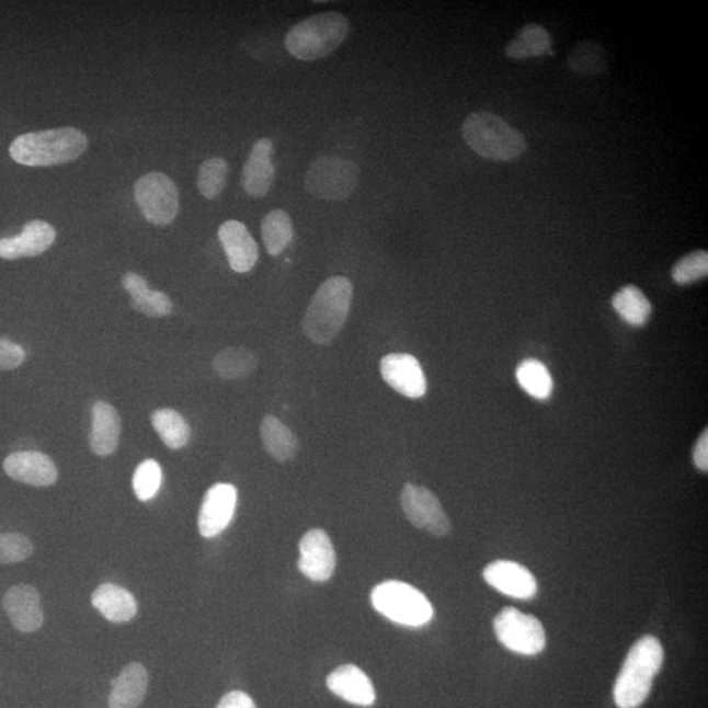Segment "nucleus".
<instances>
[{
	"instance_id": "1",
	"label": "nucleus",
	"mask_w": 708,
	"mask_h": 708,
	"mask_svg": "<svg viewBox=\"0 0 708 708\" xmlns=\"http://www.w3.org/2000/svg\"><path fill=\"white\" fill-rule=\"evenodd\" d=\"M353 285L349 278L333 276L318 287L307 307L302 329L316 344H330L342 332L352 306Z\"/></svg>"
},
{
	"instance_id": "2",
	"label": "nucleus",
	"mask_w": 708,
	"mask_h": 708,
	"mask_svg": "<svg viewBox=\"0 0 708 708\" xmlns=\"http://www.w3.org/2000/svg\"><path fill=\"white\" fill-rule=\"evenodd\" d=\"M664 663V648L659 639L643 637L632 646L614 685L618 708H638L652 690L653 680Z\"/></svg>"
},
{
	"instance_id": "3",
	"label": "nucleus",
	"mask_w": 708,
	"mask_h": 708,
	"mask_svg": "<svg viewBox=\"0 0 708 708\" xmlns=\"http://www.w3.org/2000/svg\"><path fill=\"white\" fill-rule=\"evenodd\" d=\"M89 147V138L73 128L26 133L10 146L16 163L28 167H52L72 162Z\"/></svg>"
},
{
	"instance_id": "4",
	"label": "nucleus",
	"mask_w": 708,
	"mask_h": 708,
	"mask_svg": "<svg viewBox=\"0 0 708 708\" xmlns=\"http://www.w3.org/2000/svg\"><path fill=\"white\" fill-rule=\"evenodd\" d=\"M350 28V20L343 13H318L287 31L285 48L292 57L300 61H318L330 56L345 42Z\"/></svg>"
},
{
	"instance_id": "5",
	"label": "nucleus",
	"mask_w": 708,
	"mask_h": 708,
	"mask_svg": "<svg viewBox=\"0 0 708 708\" xmlns=\"http://www.w3.org/2000/svg\"><path fill=\"white\" fill-rule=\"evenodd\" d=\"M467 145L480 157L495 160L516 159L526 150L523 133L489 111L472 112L463 124Z\"/></svg>"
},
{
	"instance_id": "6",
	"label": "nucleus",
	"mask_w": 708,
	"mask_h": 708,
	"mask_svg": "<svg viewBox=\"0 0 708 708\" xmlns=\"http://www.w3.org/2000/svg\"><path fill=\"white\" fill-rule=\"evenodd\" d=\"M374 609L387 619L407 627H423L433 618V606L425 594L403 581L390 580L372 592Z\"/></svg>"
},
{
	"instance_id": "7",
	"label": "nucleus",
	"mask_w": 708,
	"mask_h": 708,
	"mask_svg": "<svg viewBox=\"0 0 708 708\" xmlns=\"http://www.w3.org/2000/svg\"><path fill=\"white\" fill-rule=\"evenodd\" d=\"M358 165L339 157H319L305 175V190L322 202H344L359 183Z\"/></svg>"
},
{
	"instance_id": "8",
	"label": "nucleus",
	"mask_w": 708,
	"mask_h": 708,
	"mask_svg": "<svg viewBox=\"0 0 708 708\" xmlns=\"http://www.w3.org/2000/svg\"><path fill=\"white\" fill-rule=\"evenodd\" d=\"M493 629L500 643L512 652L534 656L545 650L546 632L543 624L538 618L514 607H504L498 614Z\"/></svg>"
},
{
	"instance_id": "9",
	"label": "nucleus",
	"mask_w": 708,
	"mask_h": 708,
	"mask_svg": "<svg viewBox=\"0 0 708 708\" xmlns=\"http://www.w3.org/2000/svg\"><path fill=\"white\" fill-rule=\"evenodd\" d=\"M138 208L150 224L167 226L179 212V191L175 183L162 172H150L135 185Z\"/></svg>"
},
{
	"instance_id": "10",
	"label": "nucleus",
	"mask_w": 708,
	"mask_h": 708,
	"mask_svg": "<svg viewBox=\"0 0 708 708\" xmlns=\"http://www.w3.org/2000/svg\"><path fill=\"white\" fill-rule=\"evenodd\" d=\"M400 504L406 517L418 529L425 530L436 537H445L450 533V521L443 505L434 493L418 484H406L400 495Z\"/></svg>"
},
{
	"instance_id": "11",
	"label": "nucleus",
	"mask_w": 708,
	"mask_h": 708,
	"mask_svg": "<svg viewBox=\"0 0 708 708\" xmlns=\"http://www.w3.org/2000/svg\"><path fill=\"white\" fill-rule=\"evenodd\" d=\"M380 376L385 382L406 398H423L427 382L419 359L409 353H390L380 361Z\"/></svg>"
},
{
	"instance_id": "12",
	"label": "nucleus",
	"mask_w": 708,
	"mask_h": 708,
	"mask_svg": "<svg viewBox=\"0 0 708 708\" xmlns=\"http://www.w3.org/2000/svg\"><path fill=\"white\" fill-rule=\"evenodd\" d=\"M238 504L236 487L218 483L205 493L198 514V530L204 538L219 536L230 525Z\"/></svg>"
},
{
	"instance_id": "13",
	"label": "nucleus",
	"mask_w": 708,
	"mask_h": 708,
	"mask_svg": "<svg viewBox=\"0 0 708 708\" xmlns=\"http://www.w3.org/2000/svg\"><path fill=\"white\" fill-rule=\"evenodd\" d=\"M299 571L316 583H324L332 578L336 568V553L324 530L307 532L299 544Z\"/></svg>"
},
{
	"instance_id": "14",
	"label": "nucleus",
	"mask_w": 708,
	"mask_h": 708,
	"mask_svg": "<svg viewBox=\"0 0 708 708\" xmlns=\"http://www.w3.org/2000/svg\"><path fill=\"white\" fill-rule=\"evenodd\" d=\"M483 578L492 587L512 598L530 599L538 592L536 576L511 560H496L486 567Z\"/></svg>"
},
{
	"instance_id": "15",
	"label": "nucleus",
	"mask_w": 708,
	"mask_h": 708,
	"mask_svg": "<svg viewBox=\"0 0 708 708\" xmlns=\"http://www.w3.org/2000/svg\"><path fill=\"white\" fill-rule=\"evenodd\" d=\"M3 469L16 482L33 487H48L58 479L56 464L39 452L12 453L4 459Z\"/></svg>"
},
{
	"instance_id": "16",
	"label": "nucleus",
	"mask_w": 708,
	"mask_h": 708,
	"mask_svg": "<svg viewBox=\"0 0 708 708\" xmlns=\"http://www.w3.org/2000/svg\"><path fill=\"white\" fill-rule=\"evenodd\" d=\"M218 238L222 244L231 270L237 273H249L259 260V247L245 225L230 219L220 225Z\"/></svg>"
},
{
	"instance_id": "17",
	"label": "nucleus",
	"mask_w": 708,
	"mask_h": 708,
	"mask_svg": "<svg viewBox=\"0 0 708 708\" xmlns=\"http://www.w3.org/2000/svg\"><path fill=\"white\" fill-rule=\"evenodd\" d=\"M39 601V593L32 585L19 584L5 592L4 609L16 630L33 632L42 629L44 613Z\"/></svg>"
},
{
	"instance_id": "18",
	"label": "nucleus",
	"mask_w": 708,
	"mask_h": 708,
	"mask_svg": "<svg viewBox=\"0 0 708 708\" xmlns=\"http://www.w3.org/2000/svg\"><path fill=\"white\" fill-rule=\"evenodd\" d=\"M273 144L269 138L259 139L252 146L249 159L242 171V186L247 195L262 198L269 195L276 170L272 162Z\"/></svg>"
},
{
	"instance_id": "19",
	"label": "nucleus",
	"mask_w": 708,
	"mask_h": 708,
	"mask_svg": "<svg viewBox=\"0 0 708 708\" xmlns=\"http://www.w3.org/2000/svg\"><path fill=\"white\" fill-rule=\"evenodd\" d=\"M55 227L44 220H32L18 237L0 239V258L18 260L42 255L56 240Z\"/></svg>"
},
{
	"instance_id": "20",
	"label": "nucleus",
	"mask_w": 708,
	"mask_h": 708,
	"mask_svg": "<svg viewBox=\"0 0 708 708\" xmlns=\"http://www.w3.org/2000/svg\"><path fill=\"white\" fill-rule=\"evenodd\" d=\"M327 686L349 704L369 707L376 703V690L370 678L356 665L339 666L327 677Z\"/></svg>"
},
{
	"instance_id": "21",
	"label": "nucleus",
	"mask_w": 708,
	"mask_h": 708,
	"mask_svg": "<svg viewBox=\"0 0 708 708\" xmlns=\"http://www.w3.org/2000/svg\"><path fill=\"white\" fill-rule=\"evenodd\" d=\"M92 426L90 445L99 457L111 456L115 453L122 434V419L115 407L106 402H96L92 407Z\"/></svg>"
},
{
	"instance_id": "22",
	"label": "nucleus",
	"mask_w": 708,
	"mask_h": 708,
	"mask_svg": "<svg viewBox=\"0 0 708 708\" xmlns=\"http://www.w3.org/2000/svg\"><path fill=\"white\" fill-rule=\"evenodd\" d=\"M149 674L139 663L125 666L116 680H113L110 696V708H137L145 699Z\"/></svg>"
},
{
	"instance_id": "23",
	"label": "nucleus",
	"mask_w": 708,
	"mask_h": 708,
	"mask_svg": "<svg viewBox=\"0 0 708 708\" xmlns=\"http://www.w3.org/2000/svg\"><path fill=\"white\" fill-rule=\"evenodd\" d=\"M91 603L113 624L129 623L136 617L138 605L135 596L116 584H103L92 594Z\"/></svg>"
},
{
	"instance_id": "24",
	"label": "nucleus",
	"mask_w": 708,
	"mask_h": 708,
	"mask_svg": "<svg viewBox=\"0 0 708 708\" xmlns=\"http://www.w3.org/2000/svg\"><path fill=\"white\" fill-rule=\"evenodd\" d=\"M124 289L130 294V304L144 316L163 318L172 312V302L162 292L151 290L146 279L135 272H128L122 279Z\"/></svg>"
},
{
	"instance_id": "25",
	"label": "nucleus",
	"mask_w": 708,
	"mask_h": 708,
	"mask_svg": "<svg viewBox=\"0 0 708 708\" xmlns=\"http://www.w3.org/2000/svg\"><path fill=\"white\" fill-rule=\"evenodd\" d=\"M264 449L278 463H287L297 456L299 445L296 434L282 420L266 415L260 425Z\"/></svg>"
},
{
	"instance_id": "26",
	"label": "nucleus",
	"mask_w": 708,
	"mask_h": 708,
	"mask_svg": "<svg viewBox=\"0 0 708 708\" xmlns=\"http://www.w3.org/2000/svg\"><path fill=\"white\" fill-rule=\"evenodd\" d=\"M550 48V33L543 25L529 24L518 32L517 37L507 43L505 55L513 59H526L540 57L546 53L552 55Z\"/></svg>"
},
{
	"instance_id": "27",
	"label": "nucleus",
	"mask_w": 708,
	"mask_h": 708,
	"mask_svg": "<svg viewBox=\"0 0 708 708\" xmlns=\"http://www.w3.org/2000/svg\"><path fill=\"white\" fill-rule=\"evenodd\" d=\"M612 305L618 316L633 327L644 326L652 313L650 300L633 285H627L614 294Z\"/></svg>"
},
{
	"instance_id": "28",
	"label": "nucleus",
	"mask_w": 708,
	"mask_h": 708,
	"mask_svg": "<svg viewBox=\"0 0 708 708\" xmlns=\"http://www.w3.org/2000/svg\"><path fill=\"white\" fill-rule=\"evenodd\" d=\"M258 365L256 354L242 346H230L220 351L213 359L214 370L224 379L250 377L258 369Z\"/></svg>"
},
{
	"instance_id": "29",
	"label": "nucleus",
	"mask_w": 708,
	"mask_h": 708,
	"mask_svg": "<svg viewBox=\"0 0 708 708\" xmlns=\"http://www.w3.org/2000/svg\"><path fill=\"white\" fill-rule=\"evenodd\" d=\"M262 236L266 252L278 256L293 242V220L285 210L275 209L262 220Z\"/></svg>"
},
{
	"instance_id": "30",
	"label": "nucleus",
	"mask_w": 708,
	"mask_h": 708,
	"mask_svg": "<svg viewBox=\"0 0 708 708\" xmlns=\"http://www.w3.org/2000/svg\"><path fill=\"white\" fill-rule=\"evenodd\" d=\"M151 424L165 446L172 450L182 449L190 443L191 426L175 410L162 409L153 412Z\"/></svg>"
},
{
	"instance_id": "31",
	"label": "nucleus",
	"mask_w": 708,
	"mask_h": 708,
	"mask_svg": "<svg viewBox=\"0 0 708 708\" xmlns=\"http://www.w3.org/2000/svg\"><path fill=\"white\" fill-rule=\"evenodd\" d=\"M518 384L534 399L546 400L551 397L553 380L547 367L537 359H525L516 372Z\"/></svg>"
},
{
	"instance_id": "32",
	"label": "nucleus",
	"mask_w": 708,
	"mask_h": 708,
	"mask_svg": "<svg viewBox=\"0 0 708 708\" xmlns=\"http://www.w3.org/2000/svg\"><path fill=\"white\" fill-rule=\"evenodd\" d=\"M227 173H229V165L224 158L205 160L198 170V191L205 198L216 199L225 190Z\"/></svg>"
},
{
	"instance_id": "33",
	"label": "nucleus",
	"mask_w": 708,
	"mask_h": 708,
	"mask_svg": "<svg viewBox=\"0 0 708 708\" xmlns=\"http://www.w3.org/2000/svg\"><path fill=\"white\" fill-rule=\"evenodd\" d=\"M568 65L580 73H599L606 70L607 61L603 46L593 42L576 45L571 53Z\"/></svg>"
},
{
	"instance_id": "34",
	"label": "nucleus",
	"mask_w": 708,
	"mask_h": 708,
	"mask_svg": "<svg viewBox=\"0 0 708 708\" xmlns=\"http://www.w3.org/2000/svg\"><path fill=\"white\" fill-rule=\"evenodd\" d=\"M708 275V253L699 250L680 259L672 270L673 282L678 285H690Z\"/></svg>"
},
{
	"instance_id": "35",
	"label": "nucleus",
	"mask_w": 708,
	"mask_h": 708,
	"mask_svg": "<svg viewBox=\"0 0 708 708\" xmlns=\"http://www.w3.org/2000/svg\"><path fill=\"white\" fill-rule=\"evenodd\" d=\"M160 484H162V469L157 460H144L133 477V490H135L138 500H151L157 495Z\"/></svg>"
},
{
	"instance_id": "36",
	"label": "nucleus",
	"mask_w": 708,
	"mask_h": 708,
	"mask_svg": "<svg viewBox=\"0 0 708 708\" xmlns=\"http://www.w3.org/2000/svg\"><path fill=\"white\" fill-rule=\"evenodd\" d=\"M32 552L33 545L24 534H0V564L23 562L32 556Z\"/></svg>"
},
{
	"instance_id": "37",
	"label": "nucleus",
	"mask_w": 708,
	"mask_h": 708,
	"mask_svg": "<svg viewBox=\"0 0 708 708\" xmlns=\"http://www.w3.org/2000/svg\"><path fill=\"white\" fill-rule=\"evenodd\" d=\"M26 354L23 346L0 339V370H15L25 361Z\"/></svg>"
},
{
	"instance_id": "38",
	"label": "nucleus",
	"mask_w": 708,
	"mask_h": 708,
	"mask_svg": "<svg viewBox=\"0 0 708 708\" xmlns=\"http://www.w3.org/2000/svg\"><path fill=\"white\" fill-rule=\"evenodd\" d=\"M217 708H256V706L244 692L233 690L220 699Z\"/></svg>"
},
{
	"instance_id": "39",
	"label": "nucleus",
	"mask_w": 708,
	"mask_h": 708,
	"mask_svg": "<svg viewBox=\"0 0 708 708\" xmlns=\"http://www.w3.org/2000/svg\"><path fill=\"white\" fill-rule=\"evenodd\" d=\"M694 465L697 466V469L700 471L707 472L708 470V430L704 431L700 434V437L697 441L696 446H694L693 454Z\"/></svg>"
}]
</instances>
